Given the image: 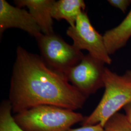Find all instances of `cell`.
<instances>
[{
    "label": "cell",
    "instance_id": "obj_2",
    "mask_svg": "<svg viewBox=\"0 0 131 131\" xmlns=\"http://www.w3.org/2000/svg\"><path fill=\"white\" fill-rule=\"evenodd\" d=\"M103 81L102 98L93 112L84 117L83 126L100 124L104 126L110 117L131 101V70L119 75L105 67Z\"/></svg>",
    "mask_w": 131,
    "mask_h": 131
},
{
    "label": "cell",
    "instance_id": "obj_12",
    "mask_svg": "<svg viewBox=\"0 0 131 131\" xmlns=\"http://www.w3.org/2000/svg\"><path fill=\"white\" fill-rule=\"evenodd\" d=\"M103 128L104 131H131V124L125 115L117 112L108 119Z\"/></svg>",
    "mask_w": 131,
    "mask_h": 131
},
{
    "label": "cell",
    "instance_id": "obj_14",
    "mask_svg": "<svg viewBox=\"0 0 131 131\" xmlns=\"http://www.w3.org/2000/svg\"><path fill=\"white\" fill-rule=\"evenodd\" d=\"M68 131H104L103 127L98 124L90 126H83L77 129H70Z\"/></svg>",
    "mask_w": 131,
    "mask_h": 131
},
{
    "label": "cell",
    "instance_id": "obj_9",
    "mask_svg": "<svg viewBox=\"0 0 131 131\" xmlns=\"http://www.w3.org/2000/svg\"><path fill=\"white\" fill-rule=\"evenodd\" d=\"M103 36L109 55L125 46L131 37V10L121 24L106 31Z\"/></svg>",
    "mask_w": 131,
    "mask_h": 131
},
{
    "label": "cell",
    "instance_id": "obj_3",
    "mask_svg": "<svg viewBox=\"0 0 131 131\" xmlns=\"http://www.w3.org/2000/svg\"><path fill=\"white\" fill-rule=\"evenodd\" d=\"M15 122L24 131H68L83 122L82 114L52 105H40L13 116Z\"/></svg>",
    "mask_w": 131,
    "mask_h": 131
},
{
    "label": "cell",
    "instance_id": "obj_13",
    "mask_svg": "<svg viewBox=\"0 0 131 131\" xmlns=\"http://www.w3.org/2000/svg\"><path fill=\"white\" fill-rule=\"evenodd\" d=\"M108 2L113 7L125 12L131 4L130 0H108Z\"/></svg>",
    "mask_w": 131,
    "mask_h": 131
},
{
    "label": "cell",
    "instance_id": "obj_4",
    "mask_svg": "<svg viewBox=\"0 0 131 131\" xmlns=\"http://www.w3.org/2000/svg\"><path fill=\"white\" fill-rule=\"evenodd\" d=\"M36 39L41 57L47 65L64 75L78 65L84 56L81 51L67 43L54 33L41 34Z\"/></svg>",
    "mask_w": 131,
    "mask_h": 131
},
{
    "label": "cell",
    "instance_id": "obj_11",
    "mask_svg": "<svg viewBox=\"0 0 131 131\" xmlns=\"http://www.w3.org/2000/svg\"><path fill=\"white\" fill-rule=\"evenodd\" d=\"M9 100H4L0 107V131H24L15 122Z\"/></svg>",
    "mask_w": 131,
    "mask_h": 131
},
{
    "label": "cell",
    "instance_id": "obj_5",
    "mask_svg": "<svg viewBox=\"0 0 131 131\" xmlns=\"http://www.w3.org/2000/svg\"><path fill=\"white\" fill-rule=\"evenodd\" d=\"M66 33L73 40V45L78 50L88 51L90 55L104 64L112 63V60L108 53L103 36L94 28L84 11L79 15L75 26H69Z\"/></svg>",
    "mask_w": 131,
    "mask_h": 131
},
{
    "label": "cell",
    "instance_id": "obj_8",
    "mask_svg": "<svg viewBox=\"0 0 131 131\" xmlns=\"http://www.w3.org/2000/svg\"><path fill=\"white\" fill-rule=\"evenodd\" d=\"M54 0H16V6L26 7L29 13L38 24L42 34L49 35L54 33L53 21L51 8Z\"/></svg>",
    "mask_w": 131,
    "mask_h": 131
},
{
    "label": "cell",
    "instance_id": "obj_7",
    "mask_svg": "<svg viewBox=\"0 0 131 131\" xmlns=\"http://www.w3.org/2000/svg\"><path fill=\"white\" fill-rule=\"evenodd\" d=\"M12 28H18L35 38L42 34L29 12L14 6L5 0L0 1V34Z\"/></svg>",
    "mask_w": 131,
    "mask_h": 131
},
{
    "label": "cell",
    "instance_id": "obj_15",
    "mask_svg": "<svg viewBox=\"0 0 131 131\" xmlns=\"http://www.w3.org/2000/svg\"><path fill=\"white\" fill-rule=\"evenodd\" d=\"M127 119L131 124V101L123 107Z\"/></svg>",
    "mask_w": 131,
    "mask_h": 131
},
{
    "label": "cell",
    "instance_id": "obj_10",
    "mask_svg": "<svg viewBox=\"0 0 131 131\" xmlns=\"http://www.w3.org/2000/svg\"><path fill=\"white\" fill-rule=\"evenodd\" d=\"M85 6L83 0L54 1L51 8L52 18L57 20L65 19L70 26L73 27L79 15L84 12Z\"/></svg>",
    "mask_w": 131,
    "mask_h": 131
},
{
    "label": "cell",
    "instance_id": "obj_6",
    "mask_svg": "<svg viewBox=\"0 0 131 131\" xmlns=\"http://www.w3.org/2000/svg\"><path fill=\"white\" fill-rule=\"evenodd\" d=\"M104 64L89 53L78 65L71 68L65 76L71 84L88 97L104 87Z\"/></svg>",
    "mask_w": 131,
    "mask_h": 131
},
{
    "label": "cell",
    "instance_id": "obj_1",
    "mask_svg": "<svg viewBox=\"0 0 131 131\" xmlns=\"http://www.w3.org/2000/svg\"><path fill=\"white\" fill-rule=\"evenodd\" d=\"M9 97L15 114L40 105L75 111L83 107L88 98L41 56L20 46L16 50Z\"/></svg>",
    "mask_w": 131,
    "mask_h": 131
}]
</instances>
